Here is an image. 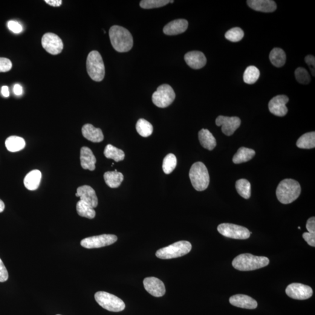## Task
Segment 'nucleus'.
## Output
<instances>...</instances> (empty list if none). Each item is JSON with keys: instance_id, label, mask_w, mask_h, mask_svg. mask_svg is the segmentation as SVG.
<instances>
[{"instance_id": "obj_1", "label": "nucleus", "mask_w": 315, "mask_h": 315, "mask_svg": "<svg viewBox=\"0 0 315 315\" xmlns=\"http://www.w3.org/2000/svg\"><path fill=\"white\" fill-rule=\"evenodd\" d=\"M109 37L115 50L120 53L128 52L133 46V38L130 32L120 26H113L109 30Z\"/></svg>"}, {"instance_id": "obj_2", "label": "nucleus", "mask_w": 315, "mask_h": 315, "mask_svg": "<svg viewBox=\"0 0 315 315\" xmlns=\"http://www.w3.org/2000/svg\"><path fill=\"white\" fill-rule=\"evenodd\" d=\"M270 261L265 256H257L250 253L241 254L236 256L232 261V266L235 269L243 271H252L267 266Z\"/></svg>"}, {"instance_id": "obj_3", "label": "nucleus", "mask_w": 315, "mask_h": 315, "mask_svg": "<svg viewBox=\"0 0 315 315\" xmlns=\"http://www.w3.org/2000/svg\"><path fill=\"white\" fill-rule=\"evenodd\" d=\"M301 192V188L298 182L291 179L282 181L276 190L277 198L280 203L288 204L296 200Z\"/></svg>"}, {"instance_id": "obj_4", "label": "nucleus", "mask_w": 315, "mask_h": 315, "mask_svg": "<svg viewBox=\"0 0 315 315\" xmlns=\"http://www.w3.org/2000/svg\"><path fill=\"white\" fill-rule=\"evenodd\" d=\"M189 178L193 187L197 191H204L210 183V176L207 167L201 162L193 165L190 169Z\"/></svg>"}, {"instance_id": "obj_5", "label": "nucleus", "mask_w": 315, "mask_h": 315, "mask_svg": "<svg viewBox=\"0 0 315 315\" xmlns=\"http://www.w3.org/2000/svg\"><path fill=\"white\" fill-rule=\"evenodd\" d=\"M86 70L92 80L102 82L105 77V67L100 54L96 50L89 53L86 59Z\"/></svg>"}, {"instance_id": "obj_6", "label": "nucleus", "mask_w": 315, "mask_h": 315, "mask_svg": "<svg viewBox=\"0 0 315 315\" xmlns=\"http://www.w3.org/2000/svg\"><path fill=\"white\" fill-rule=\"evenodd\" d=\"M192 248L189 242L182 241L160 249L156 252V256L161 259L180 258L189 253Z\"/></svg>"}, {"instance_id": "obj_7", "label": "nucleus", "mask_w": 315, "mask_h": 315, "mask_svg": "<svg viewBox=\"0 0 315 315\" xmlns=\"http://www.w3.org/2000/svg\"><path fill=\"white\" fill-rule=\"evenodd\" d=\"M95 299L101 307L109 311L118 312L125 309V303L115 295L104 291L97 292L95 294Z\"/></svg>"}, {"instance_id": "obj_8", "label": "nucleus", "mask_w": 315, "mask_h": 315, "mask_svg": "<svg viewBox=\"0 0 315 315\" xmlns=\"http://www.w3.org/2000/svg\"><path fill=\"white\" fill-rule=\"evenodd\" d=\"M176 95L172 86L167 84L161 85L152 94V100L155 106L161 108H166L171 105L174 101Z\"/></svg>"}, {"instance_id": "obj_9", "label": "nucleus", "mask_w": 315, "mask_h": 315, "mask_svg": "<svg viewBox=\"0 0 315 315\" xmlns=\"http://www.w3.org/2000/svg\"><path fill=\"white\" fill-rule=\"evenodd\" d=\"M217 230L222 235L235 239H247L249 238L251 233L247 228L229 223L219 225Z\"/></svg>"}, {"instance_id": "obj_10", "label": "nucleus", "mask_w": 315, "mask_h": 315, "mask_svg": "<svg viewBox=\"0 0 315 315\" xmlns=\"http://www.w3.org/2000/svg\"><path fill=\"white\" fill-rule=\"evenodd\" d=\"M117 241V237L111 234L88 237L82 240L81 245L86 249L99 248L114 244Z\"/></svg>"}, {"instance_id": "obj_11", "label": "nucleus", "mask_w": 315, "mask_h": 315, "mask_svg": "<svg viewBox=\"0 0 315 315\" xmlns=\"http://www.w3.org/2000/svg\"><path fill=\"white\" fill-rule=\"evenodd\" d=\"M42 45L46 51L52 55L60 54L64 48L62 40L57 34L53 33H45L43 36Z\"/></svg>"}, {"instance_id": "obj_12", "label": "nucleus", "mask_w": 315, "mask_h": 315, "mask_svg": "<svg viewBox=\"0 0 315 315\" xmlns=\"http://www.w3.org/2000/svg\"><path fill=\"white\" fill-rule=\"evenodd\" d=\"M285 293L291 298L305 300L312 296L313 290L308 285L300 284V283H292L287 286Z\"/></svg>"}, {"instance_id": "obj_13", "label": "nucleus", "mask_w": 315, "mask_h": 315, "mask_svg": "<svg viewBox=\"0 0 315 315\" xmlns=\"http://www.w3.org/2000/svg\"><path fill=\"white\" fill-rule=\"evenodd\" d=\"M216 126L222 127V132L228 136L232 135L239 128L241 120L238 117H227L219 116L216 120Z\"/></svg>"}, {"instance_id": "obj_14", "label": "nucleus", "mask_w": 315, "mask_h": 315, "mask_svg": "<svg viewBox=\"0 0 315 315\" xmlns=\"http://www.w3.org/2000/svg\"><path fill=\"white\" fill-rule=\"evenodd\" d=\"M288 101L289 98L286 95H277L274 97L268 103L270 112L277 116H284L288 112L286 104L288 102Z\"/></svg>"}, {"instance_id": "obj_15", "label": "nucleus", "mask_w": 315, "mask_h": 315, "mask_svg": "<svg viewBox=\"0 0 315 315\" xmlns=\"http://www.w3.org/2000/svg\"><path fill=\"white\" fill-rule=\"evenodd\" d=\"M144 288L151 296L161 297L166 294V289L164 282L154 277H147L144 280Z\"/></svg>"}, {"instance_id": "obj_16", "label": "nucleus", "mask_w": 315, "mask_h": 315, "mask_svg": "<svg viewBox=\"0 0 315 315\" xmlns=\"http://www.w3.org/2000/svg\"><path fill=\"white\" fill-rule=\"evenodd\" d=\"M76 196L80 198V200L84 202L94 209L98 206V200L96 193L93 188L88 185L78 188Z\"/></svg>"}, {"instance_id": "obj_17", "label": "nucleus", "mask_w": 315, "mask_h": 315, "mask_svg": "<svg viewBox=\"0 0 315 315\" xmlns=\"http://www.w3.org/2000/svg\"><path fill=\"white\" fill-rule=\"evenodd\" d=\"M184 60L190 67L195 70L203 68L207 63L206 56L199 51L188 52L184 55Z\"/></svg>"}, {"instance_id": "obj_18", "label": "nucleus", "mask_w": 315, "mask_h": 315, "mask_svg": "<svg viewBox=\"0 0 315 315\" xmlns=\"http://www.w3.org/2000/svg\"><path fill=\"white\" fill-rule=\"evenodd\" d=\"M230 302L236 307L248 309H255L258 305L255 299L244 294H237L231 297Z\"/></svg>"}, {"instance_id": "obj_19", "label": "nucleus", "mask_w": 315, "mask_h": 315, "mask_svg": "<svg viewBox=\"0 0 315 315\" xmlns=\"http://www.w3.org/2000/svg\"><path fill=\"white\" fill-rule=\"evenodd\" d=\"M188 22L186 19H179L174 20L165 26L164 33L167 35H177L184 33L188 28Z\"/></svg>"}, {"instance_id": "obj_20", "label": "nucleus", "mask_w": 315, "mask_h": 315, "mask_svg": "<svg viewBox=\"0 0 315 315\" xmlns=\"http://www.w3.org/2000/svg\"><path fill=\"white\" fill-rule=\"evenodd\" d=\"M249 7L263 13H273L277 9L276 2L272 0H248Z\"/></svg>"}, {"instance_id": "obj_21", "label": "nucleus", "mask_w": 315, "mask_h": 315, "mask_svg": "<svg viewBox=\"0 0 315 315\" xmlns=\"http://www.w3.org/2000/svg\"><path fill=\"white\" fill-rule=\"evenodd\" d=\"M81 166L83 169H88L93 171L95 169V164L97 163L96 157L88 147H83L80 151Z\"/></svg>"}, {"instance_id": "obj_22", "label": "nucleus", "mask_w": 315, "mask_h": 315, "mask_svg": "<svg viewBox=\"0 0 315 315\" xmlns=\"http://www.w3.org/2000/svg\"><path fill=\"white\" fill-rule=\"evenodd\" d=\"M82 133L86 139L93 143H100L103 140L104 136L100 129L95 128L91 124H86L83 127Z\"/></svg>"}, {"instance_id": "obj_23", "label": "nucleus", "mask_w": 315, "mask_h": 315, "mask_svg": "<svg viewBox=\"0 0 315 315\" xmlns=\"http://www.w3.org/2000/svg\"><path fill=\"white\" fill-rule=\"evenodd\" d=\"M42 173L39 170H32L25 176L24 183L26 188L30 190H36L41 181Z\"/></svg>"}, {"instance_id": "obj_24", "label": "nucleus", "mask_w": 315, "mask_h": 315, "mask_svg": "<svg viewBox=\"0 0 315 315\" xmlns=\"http://www.w3.org/2000/svg\"><path fill=\"white\" fill-rule=\"evenodd\" d=\"M199 139L201 145L204 149L210 150L215 149L216 145V140L213 135L207 129H202L199 133Z\"/></svg>"}, {"instance_id": "obj_25", "label": "nucleus", "mask_w": 315, "mask_h": 315, "mask_svg": "<svg viewBox=\"0 0 315 315\" xmlns=\"http://www.w3.org/2000/svg\"><path fill=\"white\" fill-rule=\"evenodd\" d=\"M255 154V151L252 149L241 147L233 156L232 161L236 164L246 163L251 160Z\"/></svg>"}, {"instance_id": "obj_26", "label": "nucleus", "mask_w": 315, "mask_h": 315, "mask_svg": "<svg viewBox=\"0 0 315 315\" xmlns=\"http://www.w3.org/2000/svg\"><path fill=\"white\" fill-rule=\"evenodd\" d=\"M26 146L24 138L18 136H11L5 141V146L8 151L12 152H18L24 149Z\"/></svg>"}, {"instance_id": "obj_27", "label": "nucleus", "mask_w": 315, "mask_h": 315, "mask_svg": "<svg viewBox=\"0 0 315 315\" xmlns=\"http://www.w3.org/2000/svg\"><path fill=\"white\" fill-rule=\"evenodd\" d=\"M104 179L109 187L117 188L120 186L121 182H123L124 176L122 173L115 170V171L106 172L104 174Z\"/></svg>"}, {"instance_id": "obj_28", "label": "nucleus", "mask_w": 315, "mask_h": 315, "mask_svg": "<svg viewBox=\"0 0 315 315\" xmlns=\"http://www.w3.org/2000/svg\"><path fill=\"white\" fill-rule=\"evenodd\" d=\"M269 58L271 63L276 67H281L285 65L286 54L282 49H273L270 52Z\"/></svg>"}, {"instance_id": "obj_29", "label": "nucleus", "mask_w": 315, "mask_h": 315, "mask_svg": "<svg viewBox=\"0 0 315 315\" xmlns=\"http://www.w3.org/2000/svg\"><path fill=\"white\" fill-rule=\"evenodd\" d=\"M297 146L302 149H312L315 147V133L309 132L302 135L297 142Z\"/></svg>"}, {"instance_id": "obj_30", "label": "nucleus", "mask_w": 315, "mask_h": 315, "mask_svg": "<svg viewBox=\"0 0 315 315\" xmlns=\"http://www.w3.org/2000/svg\"><path fill=\"white\" fill-rule=\"evenodd\" d=\"M104 155L107 158L112 159L116 162L123 161L125 157L123 150L118 149L111 144L106 146L104 150Z\"/></svg>"}, {"instance_id": "obj_31", "label": "nucleus", "mask_w": 315, "mask_h": 315, "mask_svg": "<svg viewBox=\"0 0 315 315\" xmlns=\"http://www.w3.org/2000/svg\"><path fill=\"white\" fill-rule=\"evenodd\" d=\"M76 209L78 215L83 217L93 219L96 216V212H95L94 208L82 200L78 201Z\"/></svg>"}, {"instance_id": "obj_32", "label": "nucleus", "mask_w": 315, "mask_h": 315, "mask_svg": "<svg viewBox=\"0 0 315 315\" xmlns=\"http://www.w3.org/2000/svg\"><path fill=\"white\" fill-rule=\"evenodd\" d=\"M237 192L243 198L248 199L251 196V184L247 179H242L237 181L235 184Z\"/></svg>"}, {"instance_id": "obj_33", "label": "nucleus", "mask_w": 315, "mask_h": 315, "mask_svg": "<svg viewBox=\"0 0 315 315\" xmlns=\"http://www.w3.org/2000/svg\"><path fill=\"white\" fill-rule=\"evenodd\" d=\"M135 128H136L138 133L143 137L150 136L152 134L153 130H154L152 124L144 118H140L137 121Z\"/></svg>"}, {"instance_id": "obj_34", "label": "nucleus", "mask_w": 315, "mask_h": 315, "mask_svg": "<svg viewBox=\"0 0 315 315\" xmlns=\"http://www.w3.org/2000/svg\"><path fill=\"white\" fill-rule=\"evenodd\" d=\"M260 77V71L255 66H249L245 71L244 81L248 84H253L258 80Z\"/></svg>"}, {"instance_id": "obj_35", "label": "nucleus", "mask_w": 315, "mask_h": 315, "mask_svg": "<svg viewBox=\"0 0 315 315\" xmlns=\"http://www.w3.org/2000/svg\"><path fill=\"white\" fill-rule=\"evenodd\" d=\"M177 166V159L173 154L167 155L164 159L163 169L166 174H170Z\"/></svg>"}, {"instance_id": "obj_36", "label": "nucleus", "mask_w": 315, "mask_h": 315, "mask_svg": "<svg viewBox=\"0 0 315 315\" xmlns=\"http://www.w3.org/2000/svg\"><path fill=\"white\" fill-rule=\"evenodd\" d=\"M169 2V0H143L140 5L144 9H152L164 7Z\"/></svg>"}, {"instance_id": "obj_37", "label": "nucleus", "mask_w": 315, "mask_h": 315, "mask_svg": "<svg viewBox=\"0 0 315 315\" xmlns=\"http://www.w3.org/2000/svg\"><path fill=\"white\" fill-rule=\"evenodd\" d=\"M244 36V31L238 27L233 28L228 31L225 34V38L232 42L240 41Z\"/></svg>"}, {"instance_id": "obj_38", "label": "nucleus", "mask_w": 315, "mask_h": 315, "mask_svg": "<svg viewBox=\"0 0 315 315\" xmlns=\"http://www.w3.org/2000/svg\"><path fill=\"white\" fill-rule=\"evenodd\" d=\"M295 76L298 82L302 84H308L311 82V77L308 72L304 68L299 67L295 71Z\"/></svg>"}, {"instance_id": "obj_39", "label": "nucleus", "mask_w": 315, "mask_h": 315, "mask_svg": "<svg viewBox=\"0 0 315 315\" xmlns=\"http://www.w3.org/2000/svg\"><path fill=\"white\" fill-rule=\"evenodd\" d=\"M13 67L12 62L7 58L0 57V73L9 71Z\"/></svg>"}, {"instance_id": "obj_40", "label": "nucleus", "mask_w": 315, "mask_h": 315, "mask_svg": "<svg viewBox=\"0 0 315 315\" xmlns=\"http://www.w3.org/2000/svg\"><path fill=\"white\" fill-rule=\"evenodd\" d=\"M9 30L15 33H22L23 28L22 25L19 22L14 21H10L7 24Z\"/></svg>"}, {"instance_id": "obj_41", "label": "nucleus", "mask_w": 315, "mask_h": 315, "mask_svg": "<svg viewBox=\"0 0 315 315\" xmlns=\"http://www.w3.org/2000/svg\"><path fill=\"white\" fill-rule=\"evenodd\" d=\"M8 279V271L2 260L0 259V282H6Z\"/></svg>"}, {"instance_id": "obj_42", "label": "nucleus", "mask_w": 315, "mask_h": 315, "mask_svg": "<svg viewBox=\"0 0 315 315\" xmlns=\"http://www.w3.org/2000/svg\"><path fill=\"white\" fill-rule=\"evenodd\" d=\"M303 238L311 247H315V233L305 232L302 235Z\"/></svg>"}, {"instance_id": "obj_43", "label": "nucleus", "mask_w": 315, "mask_h": 315, "mask_svg": "<svg viewBox=\"0 0 315 315\" xmlns=\"http://www.w3.org/2000/svg\"><path fill=\"white\" fill-rule=\"evenodd\" d=\"M305 62L306 64L309 66V68L311 71V73L314 76H315V58L314 56L312 55H308L306 56L305 59Z\"/></svg>"}, {"instance_id": "obj_44", "label": "nucleus", "mask_w": 315, "mask_h": 315, "mask_svg": "<svg viewBox=\"0 0 315 315\" xmlns=\"http://www.w3.org/2000/svg\"><path fill=\"white\" fill-rule=\"evenodd\" d=\"M308 232L315 233V218L314 216L308 219L306 225Z\"/></svg>"}, {"instance_id": "obj_45", "label": "nucleus", "mask_w": 315, "mask_h": 315, "mask_svg": "<svg viewBox=\"0 0 315 315\" xmlns=\"http://www.w3.org/2000/svg\"><path fill=\"white\" fill-rule=\"evenodd\" d=\"M45 2L53 7H59L62 4V0H45Z\"/></svg>"}, {"instance_id": "obj_46", "label": "nucleus", "mask_w": 315, "mask_h": 315, "mask_svg": "<svg viewBox=\"0 0 315 315\" xmlns=\"http://www.w3.org/2000/svg\"><path fill=\"white\" fill-rule=\"evenodd\" d=\"M22 86L19 84H16L14 87V92L17 95H21L22 94Z\"/></svg>"}, {"instance_id": "obj_47", "label": "nucleus", "mask_w": 315, "mask_h": 315, "mask_svg": "<svg viewBox=\"0 0 315 315\" xmlns=\"http://www.w3.org/2000/svg\"><path fill=\"white\" fill-rule=\"evenodd\" d=\"M1 93L5 97H8L10 96L9 89L7 86H3L1 88Z\"/></svg>"}, {"instance_id": "obj_48", "label": "nucleus", "mask_w": 315, "mask_h": 315, "mask_svg": "<svg viewBox=\"0 0 315 315\" xmlns=\"http://www.w3.org/2000/svg\"><path fill=\"white\" fill-rule=\"evenodd\" d=\"M5 209V204L3 201L0 199V213L3 212Z\"/></svg>"}, {"instance_id": "obj_49", "label": "nucleus", "mask_w": 315, "mask_h": 315, "mask_svg": "<svg viewBox=\"0 0 315 315\" xmlns=\"http://www.w3.org/2000/svg\"></svg>"}]
</instances>
